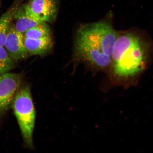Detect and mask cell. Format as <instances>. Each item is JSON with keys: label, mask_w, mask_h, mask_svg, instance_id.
Segmentation results:
<instances>
[{"label": "cell", "mask_w": 153, "mask_h": 153, "mask_svg": "<svg viewBox=\"0 0 153 153\" xmlns=\"http://www.w3.org/2000/svg\"><path fill=\"white\" fill-rule=\"evenodd\" d=\"M150 45L136 32H122L117 34L111 56L112 85L128 89L137 85L146 68Z\"/></svg>", "instance_id": "obj_1"}, {"label": "cell", "mask_w": 153, "mask_h": 153, "mask_svg": "<svg viewBox=\"0 0 153 153\" xmlns=\"http://www.w3.org/2000/svg\"><path fill=\"white\" fill-rule=\"evenodd\" d=\"M11 108L18 122L25 146L34 148L33 134L35 126L36 111L29 85L23 84L15 95Z\"/></svg>", "instance_id": "obj_2"}, {"label": "cell", "mask_w": 153, "mask_h": 153, "mask_svg": "<svg viewBox=\"0 0 153 153\" xmlns=\"http://www.w3.org/2000/svg\"><path fill=\"white\" fill-rule=\"evenodd\" d=\"M78 30L93 40L105 54L111 57L118 34L110 23L100 22L85 25Z\"/></svg>", "instance_id": "obj_3"}, {"label": "cell", "mask_w": 153, "mask_h": 153, "mask_svg": "<svg viewBox=\"0 0 153 153\" xmlns=\"http://www.w3.org/2000/svg\"><path fill=\"white\" fill-rule=\"evenodd\" d=\"M75 48L79 58L99 68H106L111 63V57L105 54L94 41L78 30Z\"/></svg>", "instance_id": "obj_4"}, {"label": "cell", "mask_w": 153, "mask_h": 153, "mask_svg": "<svg viewBox=\"0 0 153 153\" xmlns=\"http://www.w3.org/2000/svg\"><path fill=\"white\" fill-rule=\"evenodd\" d=\"M23 83L22 74L7 72L0 75V120L11 108Z\"/></svg>", "instance_id": "obj_5"}, {"label": "cell", "mask_w": 153, "mask_h": 153, "mask_svg": "<svg viewBox=\"0 0 153 153\" xmlns=\"http://www.w3.org/2000/svg\"><path fill=\"white\" fill-rule=\"evenodd\" d=\"M3 47L14 62L23 60L28 56L24 45V34L17 31L12 23L7 31Z\"/></svg>", "instance_id": "obj_6"}, {"label": "cell", "mask_w": 153, "mask_h": 153, "mask_svg": "<svg viewBox=\"0 0 153 153\" xmlns=\"http://www.w3.org/2000/svg\"><path fill=\"white\" fill-rule=\"evenodd\" d=\"M25 5L42 22H52L56 18L58 10L56 0H30Z\"/></svg>", "instance_id": "obj_7"}, {"label": "cell", "mask_w": 153, "mask_h": 153, "mask_svg": "<svg viewBox=\"0 0 153 153\" xmlns=\"http://www.w3.org/2000/svg\"><path fill=\"white\" fill-rule=\"evenodd\" d=\"M12 21L17 31L24 34L27 30L41 22L30 13L25 4L20 5L15 11Z\"/></svg>", "instance_id": "obj_8"}, {"label": "cell", "mask_w": 153, "mask_h": 153, "mask_svg": "<svg viewBox=\"0 0 153 153\" xmlns=\"http://www.w3.org/2000/svg\"><path fill=\"white\" fill-rule=\"evenodd\" d=\"M25 47L28 55H42L51 50L53 45L51 36L37 39L24 37Z\"/></svg>", "instance_id": "obj_9"}, {"label": "cell", "mask_w": 153, "mask_h": 153, "mask_svg": "<svg viewBox=\"0 0 153 153\" xmlns=\"http://www.w3.org/2000/svg\"><path fill=\"white\" fill-rule=\"evenodd\" d=\"M20 3L18 0L13 4L0 18V46H3L10 26L12 23L13 16Z\"/></svg>", "instance_id": "obj_10"}, {"label": "cell", "mask_w": 153, "mask_h": 153, "mask_svg": "<svg viewBox=\"0 0 153 153\" xmlns=\"http://www.w3.org/2000/svg\"><path fill=\"white\" fill-rule=\"evenodd\" d=\"M24 37L37 39L51 36L50 29L46 22H42L27 30L24 34Z\"/></svg>", "instance_id": "obj_11"}, {"label": "cell", "mask_w": 153, "mask_h": 153, "mask_svg": "<svg viewBox=\"0 0 153 153\" xmlns=\"http://www.w3.org/2000/svg\"><path fill=\"white\" fill-rule=\"evenodd\" d=\"M13 60L3 46H0V75L9 72L14 68Z\"/></svg>", "instance_id": "obj_12"}, {"label": "cell", "mask_w": 153, "mask_h": 153, "mask_svg": "<svg viewBox=\"0 0 153 153\" xmlns=\"http://www.w3.org/2000/svg\"><path fill=\"white\" fill-rule=\"evenodd\" d=\"M0 1H1V0H0Z\"/></svg>", "instance_id": "obj_13"}]
</instances>
